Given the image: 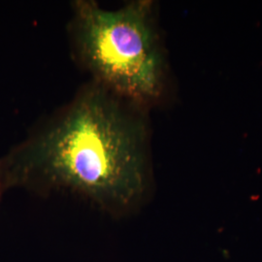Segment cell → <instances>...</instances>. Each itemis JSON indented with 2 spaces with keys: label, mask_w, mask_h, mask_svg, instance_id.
<instances>
[{
  "label": "cell",
  "mask_w": 262,
  "mask_h": 262,
  "mask_svg": "<svg viewBox=\"0 0 262 262\" xmlns=\"http://www.w3.org/2000/svg\"><path fill=\"white\" fill-rule=\"evenodd\" d=\"M146 110L89 81L0 157L5 189L66 192L114 219L134 215L151 186Z\"/></svg>",
  "instance_id": "obj_1"
},
{
  "label": "cell",
  "mask_w": 262,
  "mask_h": 262,
  "mask_svg": "<svg viewBox=\"0 0 262 262\" xmlns=\"http://www.w3.org/2000/svg\"><path fill=\"white\" fill-rule=\"evenodd\" d=\"M70 7V52L90 81L146 109L159 102L168 66L154 2L107 9L95 0H74Z\"/></svg>",
  "instance_id": "obj_2"
},
{
  "label": "cell",
  "mask_w": 262,
  "mask_h": 262,
  "mask_svg": "<svg viewBox=\"0 0 262 262\" xmlns=\"http://www.w3.org/2000/svg\"><path fill=\"white\" fill-rule=\"evenodd\" d=\"M5 191H6V189L4 187V183H3V178H2V169H1V161H0V199Z\"/></svg>",
  "instance_id": "obj_3"
}]
</instances>
